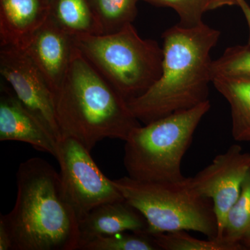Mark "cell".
<instances>
[{
	"instance_id": "5b68a950",
	"label": "cell",
	"mask_w": 250,
	"mask_h": 250,
	"mask_svg": "<svg viewBox=\"0 0 250 250\" xmlns=\"http://www.w3.org/2000/svg\"><path fill=\"white\" fill-rule=\"evenodd\" d=\"M209 100L135 128L125 141L124 166L131 178L146 182H177L184 155Z\"/></svg>"
},
{
	"instance_id": "7402d4cb",
	"label": "cell",
	"mask_w": 250,
	"mask_h": 250,
	"mask_svg": "<svg viewBox=\"0 0 250 250\" xmlns=\"http://www.w3.org/2000/svg\"><path fill=\"white\" fill-rule=\"evenodd\" d=\"M0 250H12L11 234L1 221H0Z\"/></svg>"
},
{
	"instance_id": "9a60e30c",
	"label": "cell",
	"mask_w": 250,
	"mask_h": 250,
	"mask_svg": "<svg viewBox=\"0 0 250 250\" xmlns=\"http://www.w3.org/2000/svg\"><path fill=\"white\" fill-rule=\"evenodd\" d=\"M49 16L72 36L103 34L88 0H51Z\"/></svg>"
},
{
	"instance_id": "6da1fadb",
	"label": "cell",
	"mask_w": 250,
	"mask_h": 250,
	"mask_svg": "<svg viewBox=\"0 0 250 250\" xmlns=\"http://www.w3.org/2000/svg\"><path fill=\"white\" fill-rule=\"evenodd\" d=\"M220 37V31L204 22L191 28L177 24L164 31L161 77L147 92L127 103L139 122L148 124L209 100L210 52Z\"/></svg>"
},
{
	"instance_id": "7c38bea8",
	"label": "cell",
	"mask_w": 250,
	"mask_h": 250,
	"mask_svg": "<svg viewBox=\"0 0 250 250\" xmlns=\"http://www.w3.org/2000/svg\"><path fill=\"white\" fill-rule=\"evenodd\" d=\"M146 218L128 202H108L93 208L79 222V249L98 237L125 231L147 232Z\"/></svg>"
},
{
	"instance_id": "7a4b0ae2",
	"label": "cell",
	"mask_w": 250,
	"mask_h": 250,
	"mask_svg": "<svg viewBox=\"0 0 250 250\" xmlns=\"http://www.w3.org/2000/svg\"><path fill=\"white\" fill-rule=\"evenodd\" d=\"M14 208L0 215L12 250H77L79 221L62 189L60 174L48 162L31 158L19 166Z\"/></svg>"
},
{
	"instance_id": "5bb4252c",
	"label": "cell",
	"mask_w": 250,
	"mask_h": 250,
	"mask_svg": "<svg viewBox=\"0 0 250 250\" xmlns=\"http://www.w3.org/2000/svg\"><path fill=\"white\" fill-rule=\"evenodd\" d=\"M212 83L229 105L233 139L250 142V77L216 76Z\"/></svg>"
},
{
	"instance_id": "52a82bcc",
	"label": "cell",
	"mask_w": 250,
	"mask_h": 250,
	"mask_svg": "<svg viewBox=\"0 0 250 250\" xmlns=\"http://www.w3.org/2000/svg\"><path fill=\"white\" fill-rule=\"evenodd\" d=\"M90 152L72 138L59 141L56 159L61 167L62 189L79 222L98 206L125 200L113 181L100 170Z\"/></svg>"
},
{
	"instance_id": "44dd1931",
	"label": "cell",
	"mask_w": 250,
	"mask_h": 250,
	"mask_svg": "<svg viewBox=\"0 0 250 250\" xmlns=\"http://www.w3.org/2000/svg\"><path fill=\"white\" fill-rule=\"evenodd\" d=\"M157 6L172 8L179 16V25L196 27L203 22L202 17L207 9V0H145Z\"/></svg>"
},
{
	"instance_id": "9c48e42d",
	"label": "cell",
	"mask_w": 250,
	"mask_h": 250,
	"mask_svg": "<svg viewBox=\"0 0 250 250\" xmlns=\"http://www.w3.org/2000/svg\"><path fill=\"white\" fill-rule=\"evenodd\" d=\"M250 169V153L234 144L226 152L215 156L209 165L190 177V185L197 193L213 202L220 240L227 216L241 192L242 184Z\"/></svg>"
},
{
	"instance_id": "e0dca14e",
	"label": "cell",
	"mask_w": 250,
	"mask_h": 250,
	"mask_svg": "<svg viewBox=\"0 0 250 250\" xmlns=\"http://www.w3.org/2000/svg\"><path fill=\"white\" fill-rule=\"evenodd\" d=\"M139 0H88L103 34L121 31L132 24Z\"/></svg>"
},
{
	"instance_id": "ffe728a7",
	"label": "cell",
	"mask_w": 250,
	"mask_h": 250,
	"mask_svg": "<svg viewBox=\"0 0 250 250\" xmlns=\"http://www.w3.org/2000/svg\"><path fill=\"white\" fill-rule=\"evenodd\" d=\"M212 75L250 77V45L228 47L223 55L212 62Z\"/></svg>"
},
{
	"instance_id": "cb8c5ba5",
	"label": "cell",
	"mask_w": 250,
	"mask_h": 250,
	"mask_svg": "<svg viewBox=\"0 0 250 250\" xmlns=\"http://www.w3.org/2000/svg\"><path fill=\"white\" fill-rule=\"evenodd\" d=\"M236 3L243 11L248 23V28H249V39H248V44L250 45V6L246 0H236Z\"/></svg>"
},
{
	"instance_id": "ba28073f",
	"label": "cell",
	"mask_w": 250,
	"mask_h": 250,
	"mask_svg": "<svg viewBox=\"0 0 250 250\" xmlns=\"http://www.w3.org/2000/svg\"><path fill=\"white\" fill-rule=\"evenodd\" d=\"M0 74L21 103L58 142L62 140L53 90L27 52L13 46H1Z\"/></svg>"
},
{
	"instance_id": "30bf717a",
	"label": "cell",
	"mask_w": 250,
	"mask_h": 250,
	"mask_svg": "<svg viewBox=\"0 0 250 250\" xmlns=\"http://www.w3.org/2000/svg\"><path fill=\"white\" fill-rule=\"evenodd\" d=\"M75 48V36L49 16L31 36L24 50L55 93L66 75Z\"/></svg>"
},
{
	"instance_id": "d6986e66",
	"label": "cell",
	"mask_w": 250,
	"mask_h": 250,
	"mask_svg": "<svg viewBox=\"0 0 250 250\" xmlns=\"http://www.w3.org/2000/svg\"><path fill=\"white\" fill-rule=\"evenodd\" d=\"M121 232L98 237L82 250H159L152 236L147 232Z\"/></svg>"
},
{
	"instance_id": "4fadbf2b",
	"label": "cell",
	"mask_w": 250,
	"mask_h": 250,
	"mask_svg": "<svg viewBox=\"0 0 250 250\" xmlns=\"http://www.w3.org/2000/svg\"><path fill=\"white\" fill-rule=\"evenodd\" d=\"M0 46L24 49L50 14L51 0H1Z\"/></svg>"
},
{
	"instance_id": "603a6c76",
	"label": "cell",
	"mask_w": 250,
	"mask_h": 250,
	"mask_svg": "<svg viewBox=\"0 0 250 250\" xmlns=\"http://www.w3.org/2000/svg\"><path fill=\"white\" fill-rule=\"evenodd\" d=\"M207 9L213 10L225 6H233L237 4L236 0H207Z\"/></svg>"
},
{
	"instance_id": "277c9868",
	"label": "cell",
	"mask_w": 250,
	"mask_h": 250,
	"mask_svg": "<svg viewBox=\"0 0 250 250\" xmlns=\"http://www.w3.org/2000/svg\"><path fill=\"white\" fill-rule=\"evenodd\" d=\"M75 44L126 103L147 92L161 77L162 47L142 39L132 24L113 34L75 36Z\"/></svg>"
},
{
	"instance_id": "d4e9b609",
	"label": "cell",
	"mask_w": 250,
	"mask_h": 250,
	"mask_svg": "<svg viewBox=\"0 0 250 250\" xmlns=\"http://www.w3.org/2000/svg\"><path fill=\"white\" fill-rule=\"evenodd\" d=\"M249 250H250V248H249Z\"/></svg>"
},
{
	"instance_id": "ac0fdd59",
	"label": "cell",
	"mask_w": 250,
	"mask_h": 250,
	"mask_svg": "<svg viewBox=\"0 0 250 250\" xmlns=\"http://www.w3.org/2000/svg\"><path fill=\"white\" fill-rule=\"evenodd\" d=\"M159 250H238L236 247L218 239L201 240L187 231L150 234Z\"/></svg>"
},
{
	"instance_id": "3957f363",
	"label": "cell",
	"mask_w": 250,
	"mask_h": 250,
	"mask_svg": "<svg viewBox=\"0 0 250 250\" xmlns=\"http://www.w3.org/2000/svg\"><path fill=\"white\" fill-rule=\"evenodd\" d=\"M54 101L62 139H76L90 152L103 139L126 141L141 126L126 100L77 47Z\"/></svg>"
},
{
	"instance_id": "8992f818",
	"label": "cell",
	"mask_w": 250,
	"mask_h": 250,
	"mask_svg": "<svg viewBox=\"0 0 250 250\" xmlns=\"http://www.w3.org/2000/svg\"><path fill=\"white\" fill-rule=\"evenodd\" d=\"M112 181L125 201L146 218L147 233L194 231L217 239L213 202L194 190L190 177L177 182H146L129 176Z\"/></svg>"
},
{
	"instance_id": "2e32d148",
	"label": "cell",
	"mask_w": 250,
	"mask_h": 250,
	"mask_svg": "<svg viewBox=\"0 0 250 250\" xmlns=\"http://www.w3.org/2000/svg\"><path fill=\"white\" fill-rule=\"evenodd\" d=\"M221 241L236 247L238 250L250 246V169L242 184L239 197L229 211Z\"/></svg>"
},
{
	"instance_id": "8fae6325",
	"label": "cell",
	"mask_w": 250,
	"mask_h": 250,
	"mask_svg": "<svg viewBox=\"0 0 250 250\" xmlns=\"http://www.w3.org/2000/svg\"><path fill=\"white\" fill-rule=\"evenodd\" d=\"M16 141L57 158L58 141L4 81L0 96V141Z\"/></svg>"
}]
</instances>
